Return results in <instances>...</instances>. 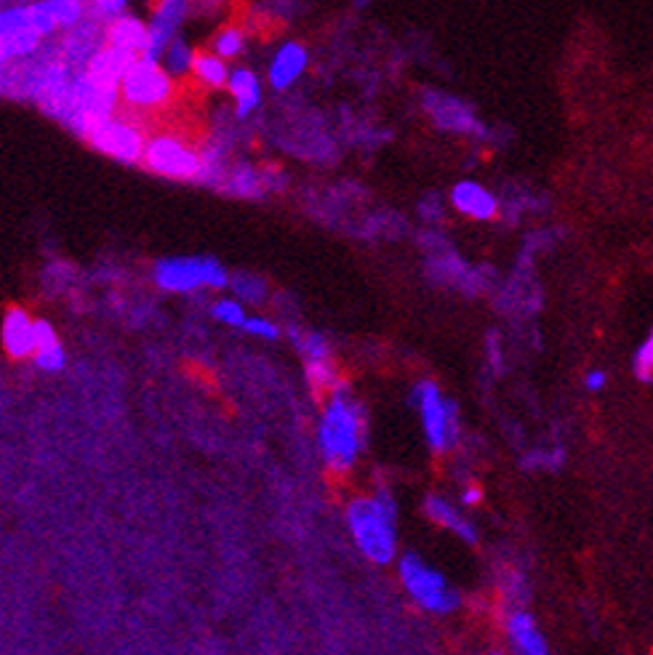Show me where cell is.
I'll use <instances>...</instances> for the list:
<instances>
[{
	"label": "cell",
	"instance_id": "obj_1",
	"mask_svg": "<svg viewBox=\"0 0 653 655\" xmlns=\"http://www.w3.org/2000/svg\"><path fill=\"white\" fill-rule=\"evenodd\" d=\"M317 437H321L323 458L334 471H344L355 464L366 437V424H363L361 405L344 387H334Z\"/></svg>",
	"mask_w": 653,
	"mask_h": 655
},
{
	"label": "cell",
	"instance_id": "obj_2",
	"mask_svg": "<svg viewBox=\"0 0 653 655\" xmlns=\"http://www.w3.org/2000/svg\"><path fill=\"white\" fill-rule=\"evenodd\" d=\"M347 522H350L352 539L371 563H392L398 552V536L395 501L390 495L376 493L374 499L352 501L350 509H347Z\"/></svg>",
	"mask_w": 653,
	"mask_h": 655
},
{
	"label": "cell",
	"instance_id": "obj_3",
	"mask_svg": "<svg viewBox=\"0 0 653 655\" xmlns=\"http://www.w3.org/2000/svg\"><path fill=\"white\" fill-rule=\"evenodd\" d=\"M142 165L163 179L192 181V185H203L205 176L203 152L187 144L176 134H155V137L147 139Z\"/></svg>",
	"mask_w": 653,
	"mask_h": 655
},
{
	"label": "cell",
	"instance_id": "obj_4",
	"mask_svg": "<svg viewBox=\"0 0 653 655\" xmlns=\"http://www.w3.org/2000/svg\"><path fill=\"white\" fill-rule=\"evenodd\" d=\"M152 277H155V282L163 291L171 293H190L198 291V288L222 291V288L229 286L227 269L211 256L163 259V262L155 264Z\"/></svg>",
	"mask_w": 653,
	"mask_h": 655
},
{
	"label": "cell",
	"instance_id": "obj_5",
	"mask_svg": "<svg viewBox=\"0 0 653 655\" xmlns=\"http://www.w3.org/2000/svg\"><path fill=\"white\" fill-rule=\"evenodd\" d=\"M171 97H174V78L155 59L139 56L128 67L126 78L121 83V102L134 112H152L166 108Z\"/></svg>",
	"mask_w": 653,
	"mask_h": 655
},
{
	"label": "cell",
	"instance_id": "obj_6",
	"mask_svg": "<svg viewBox=\"0 0 653 655\" xmlns=\"http://www.w3.org/2000/svg\"><path fill=\"white\" fill-rule=\"evenodd\" d=\"M147 139L142 128L128 117H102V121L91 123L86 131L84 141L91 150L102 152V155L113 158L117 163L137 165L145 161Z\"/></svg>",
	"mask_w": 653,
	"mask_h": 655
},
{
	"label": "cell",
	"instance_id": "obj_7",
	"mask_svg": "<svg viewBox=\"0 0 653 655\" xmlns=\"http://www.w3.org/2000/svg\"><path fill=\"white\" fill-rule=\"evenodd\" d=\"M400 581H403L405 592L419 602L425 610L451 613L459 607V594L438 570L429 568L419 554H405L400 559Z\"/></svg>",
	"mask_w": 653,
	"mask_h": 655
},
{
	"label": "cell",
	"instance_id": "obj_8",
	"mask_svg": "<svg viewBox=\"0 0 653 655\" xmlns=\"http://www.w3.org/2000/svg\"><path fill=\"white\" fill-rule=\"evenodd\" d=\"M414 405L419 408L422 427L432 445V451L443 453L456 442V405L440 394V389L432 381L416 383L414 389Z\"/></svg>",
	"mask_w": 653,
	"mask_h": 655
},
{
	"label": "cell",
	"instance_id": "obj_9",
	"mask_svg": "<svg viewBox=\"0 0 653 655\" xmlns=\"http://www.w3.org/2000/svg\"><path fill=\"white\" fill-rule=\"evenodd\" d=\"M43 49V35L33 25L29 5H11L0 14V62H22Z\"/></svg>",
	"mask_w": 653,
	"mask_h": 655
},
{
	"label": "cell",
	"instance_id": "obj_10",
	"mask_svg": "<svg viewBox=\"0 0 653 655\" xmlns=\"http://www.w3.org/2000/svg\"><path fill=\"white\" fill-rule=\"evenodd\" d=\"M104 46H108V22L88 14L80 25L64 29L59 51H62L64 62L73 67V73H84L86 64L91 62L93 54L102 51Z\"/></svg>",
	"mask_w": 653,
	"mask_h": 655
},
{
	"label": "cell",
	"instance_id": "obj_11",
	"mask_svg": "<svg viewBox=\"0 0 653 655\" xmlns=\"http://www.w3.org/2000/svg\"><path fill=\"white\" fill-rule=\"evenodd\" d=\"M425 112L432 117L435 126L440 131L449 134H473V137H484L486 128L484 123L475 117V112L462 102V99L449 97L440 91L425 93Z\"/></svg>",
	"mask_w": 653,
	"mask_h": 655
},
{
	"label": "cell",
	"instance_id": "obj_12",
	"mask_svg": "<svg viewBox=\"0 0 653 655\" xmlns=\"http://www.w3.org/2000/svg\"><path fill=\"white\" fill-rule=\"evenodd\" d=\"M190 14V0H158L150 20V46H147V59L161 62L171 40L179 35L181 22Z\"/></svg>",
	"mask_w": 653,
	"mask_h": 655
},
{
	"label": "cell",
	"instance_id": "obj_13",
	"mask_svg": "<svg viewBox=\"0 0 653 655\" xmlns=\"http://www.w3.org/2000/svg\"><path fill=\"white\" fill-rule=\"evenodd\" d=\"M449 200L459 214L475 218V222H491L499 214L497 194L486 190L478 181H459V185L451 187Z\"/></svg>",
	"mask_w": 653,
	"mask_h": 655
},
{
	"label": "cell",
	"instance_id": "obj_14",
	"mask_svg": "<svg viewBox=\"0 0 653 655\" xmlns=\"http://www.w3.org/2000/svg\"><path fill=\"white\" fill-rule=\"evenodd\" d=\"M310 54L307 49H304L302 43H297V40H288L278 49V54L273 56V62H269L267 70V80L269 86L275 88V91H286V88H291L293 83L302 78V73L307 70Z\"/></svg>",
	"mask_w": 653,
	"mask_h": 655
},
{
	"label": "cell",
	"instance_id": "obj_15",
	"mask_svg": "<svg viewBox=\"0 0 653 655\" xmlns=\"http://www.w3.org/2000/svg\"><path fill=\"white\" fill-rule=\"evenodd\" d=\"M137 59L139 56L128 54V51H123V49H115V46H104V49L97 51L91 62L86 64L84 73L93 83H99V86L121 88V83H123V78H126L128 67H131Z\"/></svg>",
	"mask_w": 653,
	"mask_h": 655
},
{
	"label": "cell",
	"instance_id": "obj_16",
	"mask_svg": "<svg viewBox=\"0 0 653 655\" xmlns=\"http://www.w3.org/2000/svg\"><path fill=\"white\" fill-rule=\"evenodd\" d=\"M3 344L11 357H27L38 350V320H29L25 310L5 312Z\"/></svg>",
	"mask_w": 653,
	"mask_h": 655
},
{
	"label": "cell",
	"instance_id": "obj_17",
	"mask_svg": "<svg viewBox=\"0 0 653 655\" xmlns=\"http://www.w3.org/2000/svg\"><path fill=\"white\" fill-rule=\"evenodd\" d=\"M108 46H115L134 56H145L147 46H150V25L131 14L115 16L113 22H108Z\"/></svg>",
	"mask_w": 653,
	"mask_h": 655
},
{
	"label": "cell",
	"instance_id": "obj_18",
	"mask_svg": "<svg viewBox=\"0 0 653 655\" xmlns=\"http://www.w3.org/2000/svg\"><path fill=\"white\" fill-rule=\"evenodd\" d=\"M227 91L235 102V115L243 121V117L254 115V110H259L262 104V83H259L256 73L246 67H235L233 75H229Z\"/></svg>",
	"mask_w": 653,
	"mask_h": 655
},
{
	"label": "cell",
	"instance_id": "obj_19",
	"mask_svg": "<svg viewBox=\"0 0 653 655\" xmlns=\"http://www.w3.org/2000/svg\"><path fill=\"white\" fill-rule=\"evenodd\" d=\"M425 512L432 522L449 528L451 533H456L459 539L467 541V544H475V541H478V533H475V528L469 525V519L464 517L454 504H449L445 499H440V495H427Z\"/></svg>",
	"mask_w": 653,
	"mask_h": 655
},
{
	"label": "cell",
	"instance_id": "obj_20",
	"mask_svg": "<svg viewBox=\"0 0 653 655\" xmlns=\"http://www.w3.org/2000/svg\"><path fill=\"white\" fill-rule=\"evenodd\" d=\"M507 631L520 655H550L547 653L544 637H541V631L537 627V621H533L531 613H526V610L512 613L510 621H507Z\"/></svg>",
	"mask_w": 653,
	"mask_h": 655
},
{
	"label": "cell",
	"instance_id": "obj_21",
	"mask_svg": "<svg viewBox=\"0 0 653 655\" xmlns=\"http://www.w3.org/2000/svg\"><path fill=\"white\" fill-rule=\"evenodd\" d=\"M222 190L229 194H238V198H256V194L267 190V185H264V171L254 168V165L249 163L233 165Z\"/></svg>",
	"mask_w": 653,
	"mask_h": 655
},
{
	"label": "cell",
	"instance_id": "obj_22",
	"mask_svg": "<svg viewBox=\"0 0 653 655\" xmlns=\"http://www.w3.org/2000/svg\"><path fill=\"white\" fill-rule=\"evenodd\" d=\"M33 357L35 365L40 370H49V374H56V370L64 368V350L59 344L54 328L46 320H38V350H35Z\"/></svg>",
	"mask_w": 653,
	"mask_h": 655
},
{
	"label": "cell",
	"instance_id": "obj_23",
	"mask_svg": "<svg viewBox=\"0 0 653 655\" xmlns=\"http://www.w3.org/2000/svg\"><path fill=\"white\" fill-rule=\"evenodd\" d=\"M229 75L233 70L227 67V62L222 56H216L214 51H198L196 64H192V78L209 88H227Z\"/></svg>",
	"mask_w": 653,
	"mask_h": 655
},
{
	"label": "cell",
	"instance_id": "obj_24",
	"mask_svg": "<svg viewBox=\"0 0 653 655\" xmlns=\"http://www.w3.org/2000/svg\"><path fill=\"white\" fill-rule=\"evenodd\" d=\"M196 54H198V51H192V46L187 43V40H181L179 35H176V38L171 40L166 54H163L161 64L166 67V73L171 75V78L179 80V78H187V75H192Z\"/></svg>",
	"mask_w": 653,
	"mask_h": 655
},
{
	"label": "cell",
	"instance_id": "obj_25",
	"mask_svg": "<svg viewBox=\"0 0 653 655\" xmlns=\"http://www.w3.org/2000/svg\"><path fill=\"white\" fill-rule=\"evenodd\" d=\"M211 51L225 59V62H233V59H238L246 51V33L238 25L222 27L219 33L211 38Z\"/></svg>",
	"mask_w": 653,
	"mask_h": 655
},
{
	"label": "cell",
	"instance_id": "obj_26",
	"mask_svg": "<svg viewBox=\"0 0 653 655\" xmlns=\"http://www.w3.org/2000/svg\"><path fill=\"white\" fill-rule=\"evenodd\" d=\"M49 5L62 29L80 25L88 16V0H49Z\"/></svg>",
	"mask_w": 653,
	"mask_h": 655
},
{
	"label": "cell",
	"instance_id": "obj_27",
	"mask_svg": "<svg viewBox=\"0 0 653 655\" xmlns=\"http://www.w3.org/2000/svg\"><path fill=\"white\" fill-rule=\"evenodd\" d=\"M632 374H635V379L643 381V383L653 381V328L645 333V339L640 341L638 350H635Z\"/></svg>",
	"mask_w": 653,
	"mask_h": 655
},
{
	"label": "cell",
	"instance_id": "obj_28",
	"mask_svg": "<svg viewBox=\"0 0 653 655\" xmlns=\"http://www.w3.org/2000/svg\"><path fill=\"white\" fill-rule=\"evenodd\" d=\"M299 352L307 357V363H331V350H328L326 339L317 333H293Z\"/></svg>",
	"mask_w": 653,
	"mask_h": 655
},
{
	"label": "cell",
	"instance_id": "obj_29",
	"mask_svg": "<svg viewBox=\"0 0 653 655\" xmlns=\"http://www.w3.org/2000/svg\"><path fill=\"white\" fill-rule=\"evenodd\" d=\"M229 286H233V291L238 293L240 299L254 301V304H259V301L264 299V293H267V286H264V280H259V277L249 275V273L235 275L233 280H229Z\"/></svg>",
	"mask_w": 653,
	"mask_h": 655
},
{
	"label": "cell",
	"instance_id": "obj_30",
	"mask_svg": "<svg viewBox=\"0 0 653 655\" xmlns=\"http://www.w3.org/2000/svg\"><path fill=\"white\" fill-rule=\"evenodd\" d=\"M29 14H33L35 29H38V33L43 35V38H51V35H54L56 29H62V27H59L54 11H51L49 0H38V3H29Z\"/></svg>",
	"mask_w": 653,
	"mask_h": 655
},
{
	"label": "cell",
	"instance_id": "obj_31",
	"mask_svg": "<svg viewBox=\"0 0 653 655\" xmlns=\"http://www.w3.org/2000/svg\"><path fill=\"white\" fill-rule=\"evenodd\" d=\"M214 317L219 323H225V326H229V328H243L246 320H249V315L243 312V306H240L238 301H233V299L216 301Z\"/></svg>",
	"mask_w": 653,
	"mask_h": 655
},
{
	"label": "cell",
	"instance_id": "obj_32",
	"mask_svg": "<svg viewBox=\"0 0 653 655\" xmlns=\"http://www.w3.org/2000/svg\"><path fill=\"white\" fill-rule=\"evenodd\" d=\"M128 0H88V14L102 22H113L115 16L126 14Z\"/></svg>",
	"mask_w": 653,
	"mask_h": 655
},
{
	"label": "cell",
	"instance_id": "obj_33",
	"mask_svg": "<svg viewBox=\"0 0 653 655\" xmlns=\"http://www.w3.org/2000/svg\"><path fill=\"white\" fill-rule=\"evenodd\" d=\"M243 330H246V333H251V336H259V339H278V336H280L278 326H275V323H269V320H264V317H249Z\"/></svg>",
	"mask_w": 653,
	"mask_h": 655
},
{
	"label": "cell",
	"instance_id": "obj_34",
	"mask_svg": "<svg viewBox=\"0 0 653 655\" xmlns=\"http://www.w3.org/2000/svg\"><path fill=\"white\" fill-rule=\"evenodd\" d=\"M605 383H608V376H605V370H600V368L590 370V374L585 376V389H587V392H592V394L603 392Z\"/></svg>",
	"mask_w": 653,
	"mask_h": 655
},
{
	"label": "cell",
	"instance_id": "obj_35",
	"mask_svg": "<svg viewBox=\"0 0 653 655\" xmlns=\"http://www.w3.org/2000/svg\"><path fill=\"white\" fill-rule=\"evenodd\" d=\"M478 501H480V491H478V488H469V491H464L462 504H478Z\"/></svg>",
	"mask_w": 653,
	"mask_h": 655
},
{
	"label": "cell",
	"instance_id": "obj_36",
	"mask_svg": "<svg viewBox=\"0 0 653 655\" xmlns=\"http://www.w3.org/2000/svg\"><path fill=\"white\" fill-rule=\"evenodd\" d=\"M488 655H504V653H488Z\"/></svg>",
	"mask_w": 653,
	"mask_h": 655
}]
</instances>
